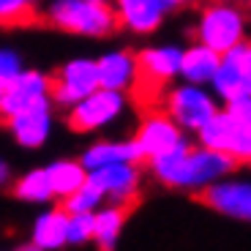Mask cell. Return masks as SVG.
Segmentation results:
<instances>
[{"mask_svg": "<svg viewBox=\"0 0 251 251\" xmlns=\"http://www.w3.org/2000/svg\"><path fill=\"white\" fill-rule=\"evenodd\" d=\"M240 167L243 164L238 158H232L229 153L205 148V145L191 142V139H186L177 148H172V151L161 153V156L151 158L145 164V170L151 172L161 186L186 191V194L202 186H210L221 177L235 175Z\"/></svg>", "mask_w": 251, "mask_h": 251, "instance_id": "6da1fadb", "label": "cell"}, {"mask_svg": "<svg viewBox=\"0 0 251 251\" xmlns=\"http://www.w3.org/2000/svg\"><path fill=\"white\" fill-rule=\"evenodd\" d=\"M180 69V47H145L134 50V79L126 90V101L139 112L161 107L164 93L175 85Z\"/></svg>", "mask_w": 251, "mask_h": 251, "instance_id": "7a4b0ae2", "label": "cell"}, {"mask_svg": "<svg viewBox=\"0 0 251 251\" xmlns=\"http://www.w3.org/2000/svg\"><path fill=\"white\" fill-rule=\"evenodd\" d=\"M44 27L82 38H112L120 33V22L112 0H52L41 8Z\"/></svg>", "mask_w": 251, "mask_h": 251, "instance_id": "3957f363", "label": "cell"}, {"mask_svg": "<svg viewBox=\"0 0 251 251\" xmlns=\"http://www.w3.org/2000/svg\"><path fill=\"white\" fill-rule=\"evenodd\" d=\"M197 25L191 27V38L224 55L240 38L249 36V14L246 6L232 0H205L197 6Z\"/></svg>", "mask_w": 251, "mask_h": 251, "instance_id": "277c9868", "label": "cell"}, {"mask_svg": "<svg viewBox=\"0 0 251 251\" xmlns=\"http://www.w3.org/2000/svg\"><path fill=\"white\" fill-rule=\"evenodd\" d=\"M161 109L180 126L186 134H197L207 120L216 115L219 101L205 85H191V82H180V85H170V90L161 99Z\"/></svg>", "mask_w": 251, "mask_h": 251, "instance_id": "5b68a950", "label": "cell"}, {"mask_svg": "<svg viewBox=\"0 0 251 251\" xmlns=\"http://www.w3.org/2000/svg\"><path fill=\"white\" fill-rule=\"evenodd\" d=\"M126 109V96L118 90L96 88L93 93H88L85 99H79L76 104H71L63 115V123L71 134L88 137L93 131H101L104 126H109L112 120L120 118V112Z\"/></svg>", "mask_w": 251, "mask_h": 251, "instance_id": "8992f818", "label": "cell"}, {"mask_svg": "<svg viewBox=\"0 0 251 251\" xmlns=\"http://www.w3.org/2000/svg\"><path fill=\"white\" fill-rule=\"evenodd\" d=\"M99 88V71H96V60L90 57H76L52 69L47 74V93H50L52 107L69 109L79 99Z\"/></svg>", "mask_w": 251, "mask_h": 251, "instance_id": "52a82bcc", "label": "cell"}, {"mask_svg": "<svg viewBox=\"0 0 251 251\" xmlns=\"http://www.w3.org/2000/svg\"><path fill=\"white\" fill-rule=\"evenodd\" d=\"M188 200H194L197 205L207 207L219 216L251 224V180H238L232 175L221 177L210 186L188 191Z\"/></svg>", "mask_w": 251, "mask_h": 251, "instance_id": "ba28073f", "label": "cell"}, {"mask_svg": "<svg viewBox=\"0 0 251 251\" xmlns=\"http://www.w3.org/2000/svg\"><path fill=\"white\" fill-rule=\"evenodd\" d=\"M186 139L188 137L180 126L164 112L161 107H156V109L139 112V123H137V131H134L131 142L137 145L142 164H148L151 158L172 151V148H177V145L186 142Z\"/></svg>", "mask_w": 251, "mask_h": 251, "instance_id": "9c48e42d", "label": "cell"}, {"mask_svg": "<svg viewBox=\"0 0 251 251\" xmlns=\"http://www.w3.org/2000/svg\"><path fill=\"white\" fill-rule=\"evenodd\" d=\"M194 137L205 148L229 153L243 167L251 164V123H238V120L229 118L221 107L216 109V115L202 126Z\"/></svg>", "mask_w": 251, "mask_h": 251, "instance_id": "30bf717a", "label": "cell"}, {"mask_svg": "<svg viewBox=\"0 0 251 251\" xmlns=\"http://www.w3.org/2000/svg\"><path fill=\"white\" fill-rule=\"evenodd\" d=\"M210 88H213V96H219L221 101L251 96V36L240 38L232 50L221 55Z\"/></svg>", "mask_w": 251, "mask_h": 251, "instance_id": "8fae6325", "label": "cell"}, {"mask_svg": "<svg viewBox=\"0 0 251 251\" xmlns=\"http://www.w3.org/2000/svg\"><path fill=\"white\" fill-rule=\"evenodd\" d=\"M142 172L145 167L137 161H118V164L99 167V170H90L88 177L101 188L104 205H115V202H128L142 197V191H139Z\"/></svg>", "mask_w": 251, "mask_h": 251, "instance_id": "7c38bea8", "label": "cell"}, {"mask_svg": "<svg viewBox=\"0 0 251 251\" xmlns=\"http://www.w3.org/2000/svg\"><path fill=\"white\" fill-rule=\"evenodd\" d=\"M41 104H52L47 93V74L36 69H22L17 76L8 79L6 90L0 96V126L11 115L25 112L30 107H41Z\"/></svg>", "mask_w": 251, "mask_h": 251, "instance_id": "4fadbf2b", "label": "cell"}, {"mask_svg": "<svg viewBox=\"0 0 251 251\" xmlns=\"http://www.w3.org/2000/svg\"><path fill=\"white\" fill-rule=\"evenodd\" d=\"M3 128L11 134L19 148H27V151L44 148L52 128V104H41V107H30L25 112L11 115L3 120Z\"/></svg>", "mask_w": 251, "mask_h": 251, "instance_id": "5bb4252c", "label": "cell"}, {"mask_svg": "<svg viewBox=\"0 0 251 251\" xmlns=\"http://www.w3.org/2000/svg\"><path fill=\"white\" fill-rule=\"evenodd\" d=\"M139 205H142V197L139 200H128V202L104 205L96 210L93 213V240H90V243H96V251H115L118 249L123 226L139 210Z\"/></svg>", "mask_w": 251, "mask_h": 251, "instance_id": "9a60e30c", "label": "cell"}, {"mask_svg": "<svg viewBox=\"0 0 251 251\" xmlns=\"http://www.w3.org/2000/svg\"><path fill=\"white\" fill-rule=\"evenodd\" d=\"M120 30L134 36H151L167 19V6L161 0H112Z\"/></svg>", "mask_w": 251, "mask_h": 251, "instance_id": "2e32d148", "label": "cell"}, {"mask_svg": "<svg viewBox=\"0 0 251 251\" xmlns=\"http://www.w3.org/2000/svg\"><path fill=\"white\" fill-rule=\"evenodd\" d=\"M221 55L213 52L210 47L200 44V41H191L186 50H180V69L177 76H183V82H191V85H210L216 69H219Z\"/></svg>", "mask_w": 251, "mask_h": 251, "instance_id": "e0dca14e", "label": "cell"}, {"mask_svg": "<svg viewBox=\"0 0 251 251\" xmlns=\"http://www.w3.org/2000/svg\"><path fill=\"white\" fill-rule=\"evenodd\" d=\"M96 71H99V88L118 90L126 96L134 79V50H115L101 55L96 60Z\"/></svg>", "mask_w": 251, "mask_h": 251, "instance_id": "ac0fdd59", "label": "cell"}, {"mask_svg": "<svg viewBox=\"0 0 251 251\" xmlns=\"http://www.w3.org/2000/svg\"><path fill=\"white\" fill-rule=\"evenodd\" d=\"M30 240L41 251H60L63 246H69V213L57 202H52L50 210L36 219Z\"/></svg>", "mask_w": 251, "mask_h": 251, "instance_id": "d6986e66", "label": "cell"}, {"mask_svg": "<svg viewBox=\"0 0 251 251\" xmlns=\"http://www.w3.org/2000/svg\"><path fill=\"white\" fill-rule=\"evenodd\" d=\"M79 161H82V167L90 172V170H99V167L118 164V161H137V164H142V158H139V151H137V145H134L131 139H120V142H109V139H104V142L90 145L88 151L82 153Z\"/></svg>", "mask_w": 251, "mask_h": 251, "instance_id": "ffe728a7", "label": "cell"}, {"mask_svg": "<svg viewBox=\"0 0 251 251\" xmlns=\"http://www.w3.org/2000/svg\"><path fill=\"white\" fill-rule=\"evenodd\" d=\"M8 194L19 202H27V205H52L55 197H52L50 188V177H47V170L38 167V170H30L25 175L14 177L8 183Z\"/></svg>", "mask_w": 251, "mask_h": 251, "instance_id": "44dd1931", "label": "cell"}, {"mask_svg": "<svg viewBox=\"0 0 251 251\" xmlns=\"http://www.w3.org/2000/svg\"><path fill=\"white\" fill-rule=\"evenodd\" d=\"M44 170H47V177H50V188H52L55 202L69 197L71 191H76L82 183L88 180V170L82 167L79 158H60V161L50 164Z\"/></svg>", "mask_w": 251, "mask_h": 251, "instance_id": "7402d4cb", "label": "cell"}, {"mask_svg": "<svg viewBox=\"0 0 251 251\" xmlns=\"http://www.w3.org/2000/svg\"><path fill=\"white\" fill-rule=\"evenodd\" d=\"M0 27H44L38 0H0Z\"/></svg>", "mask_w": 251, "mask_h": 251, "instance_id": "603a6c76", "label": "cell"}, {"mask_svg": "<svg viewBox=\"0 0 251 251\" xmlns=\"http://www.w3.org/2000/svg\"><path fill=\"white\" fill-rule=\"evenodd\" d=\"M57 205H60L66 213H93V210H99V207L104 205V194H101V188L88 177L76 191H71L69 197L57 200Z\"/></svg>", "mask_w": 251, "mask_h": 251, "instance_id": "cb8c5ba5", "label": "cell"}, {"mask_svg": "<svg viewBox=\"0 0 251 251\" xmlns=\"http://www.w3.org/2000/svg\"><path fill=\"white\" fill-rule=\"evenodd\" d=\"M93 213H69V246H85L93 240Z\"/></svg>", "mask_w": 251, "mask_h": 251, "instance_id": "d4e9b609", "label": "cell"}, {"mask_svg": "<svg viewBox=\"0 0 251 251\" xmlns=\"http://www.w3.org/2000/svg\"><path fill=\"white\" fill-rule=\"evenodd\" d=\"M224 109L229 118H235L238 123H251V96H238L232 101H224Z\"/></svg>", "mask_w": 251, "mask_h": 251, "instance_id": "484cf974", "label": "cell"}, {"mask_svg": "<svg viewBox=\"0 0 251 251\" xmlns=\"http://www.w3.org/2000/svg\"><path fill=\"white\" fill-rule=\"evenodd\" d=\"M19 71H22V60H19L17 52L14 50H0V76L11 79V76H17Z\"/></svg>", "mask_w": 251, "mask_h": 251, "instance_id": "4316f807", "label": "cell"}, {"mask_svg": "<svg viewBox=\"0 0 251 251\" xmlns=\"http://www.w3.org/2000/svg\"><path fill=\"white\" fill-rule=\"evenodd\" d=\"M164 6H167V11H180V8H197L202 6L205 0H161Z\"/></svg>", "mask_w": 251, "mask_h": 251, "instance_id": "83f0119b", "label": "cell"}, {"mask_svg": "<svg viewBox=\"0 0 251 251\" xmlns=\"http://www.w3.org/2000/svg\"><path fill=\"white\" fill-rule=\"evenodd\" d=\"M8 183H11V170H8V164L0 158V188L8 186Z\"/></svg>", "mask_w": 251, "mask_h": 251, "instance_id": "f1b7e54d", "label": "cell"}, {"mask_svg": "<svg viewBox=\"0 0 251 251\" xmlns=\"http://www.w3.org/2000/svg\"><path fill=\"white\" fill-rule=\"evenodd\" d=\"M11 251H41V249H38V246L33 243V240H27V243H19V246H14Z\"/></svg>", "mask_w": 251, "mask_h": 251, "instance_id": "f546056e", "label": "cell"}, {"mask_svg": "<svg viewBox=\"0 0 251 251\" xmlns=\"http://www.w3.org/2000/svg\"><path fill=\"white\" fill-rule=\"evenodd\" d=\"M232 3H240V6H246V8L251 6V0H232Z\"/></svg>", "mask_w": 251, "mask_h": 251, "instance_id": "4dcf8cb0", "label": "cell"}]
</instances>
